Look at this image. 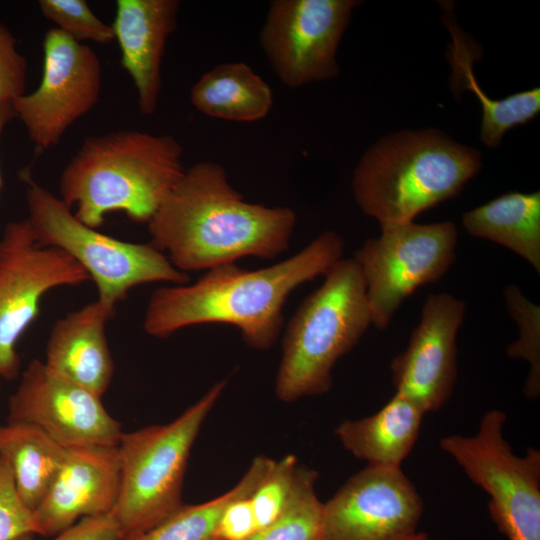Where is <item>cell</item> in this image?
Masks as SVG:
<instances>
[{
	"mask_svg": "<svg viewBox=\"0 0 540 540\" xmlns=\"http://www.w3.org/2000/svg\"><path fill=\"white\" fill-rule=\"evenodd\" d=\"M343 251V238L329 230L271 266L248 270L229 263L207 270L192 284L158 287L148 300L143 329L150 336L167 338L193 325L228 324L239 329L248 347L268 350L282 331L289 295L324 275Z\"/></svg>",
	"mask_w": 540,
	"mask_h": 540,
	"instance_id": "6da1fadb",
	"label": "cell"
},
{
	"mask_svg": "<svg viewBox=\"0 0 540 540\" xmlns=\"http://www.w3.org/2000/svg\"><path fill=\"white\" fill-rule=\"evenodd\" d=\"M296 221L289 207L245 201L222 165L202 161L185 169L147 225L150 243L187 273L274 259L289 248Z\"/></svg>",
	"mask_w": 540,
	"mask_h": 540,
	"instance_id": "7a4b0ae2",
	"label": "cell"
},
{
	"mask_svg": "<svg viewBox=\"0 0 540 540\" xmlns=\"http://www.w3.org/2000/svg\"><path fill=\"white\" fill-rule=\"evenodd\" d=\"M184 172L183 147L173 136L112 131L84 139L61 172L60 199L95 229L112 212L147 224Z\"/></svg>",
	"mask_w": 540,
	"mask_h": 540,
	"instance_id": "3957f363",
	"label": "cell"
},
{
	"mask_svg": "<svg viewBox=\"0 0 540 540\" xmlns=\"http://www.w3.org/2000/svg\"><path fill=\"white\" fill-rule=\"evenodd\" d=\"M481 168V153L441 131H400L378 140L354 169L361 211L382 223L411 222L456 197Z\"/></svg>",
	"mask_w": 540,
	"mask_h": 540,
	"instance_id": "277c9868",
	"label": "cell"
},
{
	"mask_svg": "<svg viewBox=\"0 0 540 540\" xmlns=\"http://www.w3.org/2000/svg\"><path fill=\"white\" fill-rule=\"evenodd\" d=\"M288 321L275 392L294 402L327 393L336 362L360 341L371 323L365 285L354 258L339 259Z\"/></svg>",
	"mask_w": 540,
	"mask_h": 540,
	"instance_id": "5b68a950",
	"label": "cell"
},
{
	"mask_svg": "<svg viewBox=\"0 0 540 540\" xmlns=\"http://www.w3.org/2000/svg\"><path fill=\"white\" fill-rule=\"evenodd\" d=\"M226 385V379L215 383L170 423L122 433L117 445L120 489L111 512L121 540L138 538L184 504L183 481L192 446Z\"/></svg>",
	"mask_w": 540,
	"mask_h": 540,
	"instance_id": "8992f818",
	"label": "cell"
},
{
	"mask_svg": "<svg viewBox=\"0 0 540 540\" xmlns=\"http://www.w3.org/2000/svg\"><path fill=\"white\" fill-rule=\"evenodd\" d=\"M21 179L26 183L27 220L36 241L74 259L95 283L98 300L106 307L116 310L132 288L143 284L189 283V274L175 268L151 243L103 234L78 220L60 197L35 183L27 171Z\"/></svg>",
	"mask_w": 540,
	"mask_h": 540,
	"instance_id": "52a82bcc",
	"label": "cell"
},
{
	"mask_svg": "<svg viewBox=\"0 0 540 540\" xmlns=\"http://www.w3.org/2000/svg\"><path fill=\"white\" fill-rule=\"evenodd\" d=\"M506 415L492 409L473 436L453 434L440 447L489 496V514L509 540H540V452L518 456L503 435Z\"/></svg>",
	"mask_w": 540,
	"mask_h": 540,
	"instance_id": "ba28073f",
	"label": "cell"
},
{
	"mask_svg": "<svg viewBox=\"0 0 540 540\" xmlns=\"http://www.w3.org/2000/svg\"><path fill=\"white\" fill-rule=\"evenodd\" d=\"M378 237L355 252L365 285L371 323L386 329L417 288L437 282L456 258L458 230L451 221L382 223Z\"/></svg>",
	"mask_w": 540,
	"mask_h": 540,
	"instance_id": "9c48e42d",
	"label": "cell"
},
{
	"mask_svg": "<svg viewBox=\"0 0 540 540\" xmlns=\"http://www.w3.org/2000/svg\"><path fill=\"white\" fill-rule=\"evenodd\" d=\"M90 281L67 253L41 246L27 219L10 221L0 239V378L16 380L21 357L16 345L38 317L50 290Z\"/></svg>",
	"mask_w": 540,
	"mask_h": 540,
	"instance_id": "30bf717a",
	"label": "cell"
},
{
	"mask_svg": "<svg viewBox=\"0 0 540 540\" xmlns=\"http://www.w3.org/2000/svg\"><path fill=\"white\" fill-rule=\"evenodd\" d=\"M39 86L12 102L16 118L40 151L61 141L66 131L99 102L102 65L96 52L56 27L43 38Z\"/></svg>",
	"mask_w": 540,
	"mask_h": 540,
	"instance_id": "8fae6325",
	"label": "cell"
},
{
	"mask_svg": "<svg viewBox=\"0 0 540 540\" xmlns=\"http://www.w3.org/2000/svg\"><path fill=\"white\" fill-rule=\"evenodd\" d=\"M354 0H273L259 39L280 81L298 88L337 75L336 53Z\"/></svg>",
	"mask_w": 540,
	"mask_h": 540,
	"instance_id": "7c38bea8",
	"label": "cell"
},
{
	"mask_svg": "<svg viewBox=\"0 0 540 540\" xmlns=\"http://www.w3.org/2000/svg\"><path fill=\"white\" fill-rule=\"evenodd\" d=\"M423 510L401 467L367 465L323 503L319 540H409Z\"/></svg>",
	"mask_w": 540,
	"mask_h": 540,
	"instance_id": "4fadbf2b",
	"label": "cell"
},
{
	"mask_svg": "<svg viewBox=\"0 0 540 540\" xmlns=\"http://www.w3.org/2000/svg\"><path fill=\"white\" fill-rule=\"evenodd\" d=\"M7 421L33 425L64 447L117 446L121 423L101 397L32 359L8 400Z\"/></svg>",
	"mask_w": 540,
	"mask_h": 540,
	"instance_id": "5bb4252c",
	"label": "cell"
},
{
	"mask_svg": "<svg viewBox=\"0 0 540 540\" xmlns=\"http://www.w3.org/2000/svg\"><path fill=\"white\" fill-rule=\"evenodd\" d=\"M466 312L463 300L448 293L429 295L407 347L391 362L395 392L426 413L440 410L457 379V334Z\"/></svg>",
	"mask_w": 540,
	"mask_h": 540,
	"instance_id": "9a60e30c",
	"label": "cell"
},
{
	"mask_svg": "<svg viewBox=\"0 0 540 540\" xmlns=\"http://www.w3.org/2000/svg\"><path fill=\"white\" fill-rule=\"evenodd\" d=\"M120 478L117 446L67 447L52 485L34 510L39 535L55 537L79 518L111 513Z\"/></svg>",
	"mask_w": 540,
	"mask_h": 540,
	"instance_id": "2e32d148",
	"label": "cell"
},
{
	"mask_svg": "<svg viewBox=\"0 0 540 540\" xmlns=\"http://www.w3.org/2000/svg\"><path fill=\"white\" fill-rule=\"evenodd\" d=\"M178 0H117L111 25L122 67L137 91L142 115L152 116L161 92V67L169 36L177 26Z\"/></svg>",
	"mask_w": 540,
	"mask_h": 540,
	"instance_id": "e0dca14e",
	"label": "cell"
},
{
	"mask_svg": "<svg viewBox=\"0 0 540 540\" xmlns=\"http://www.w3.org/2000/svg\"><path fill=\"white\" fill-rule=\"evenodd\" d=\"M115 314L97 299L59 318L50 330L44 364L102 397L114 374L105 326Z\"/></svg>",
	"mask_w": 540,
	"mask_h": 540,
	"instance_id": "ac0fdd59",
	"label": "cell"
},
{
	"mask_svg": "<svg viewBox=\"0 0 540 540\" xmlns=\"http://www.w3.org/2000/svg\"><path fill=\"white\" fill-rule=\"evenodd\" d=\"M425 414L395 392L374 414L340 423L335 434L348 452L368 465L401 467L417 442Z\"/></svg>",
	"mask_w": 540,
	"mask_h": 540,
	"instance_id": "d6986e66",
	"label": "cell"
},
{
	"mask_svg": "<svg viewBox=\"0 0 540 540\" xmlns=\"http://www.w3.org/2000/svg\"><path fill=\"white\" fill-rule=\"evenodd\" d=\"M190 102L202 114L234 122L265 118L273 106L268 83L243 62L219 64L205 72L190 90Z\"/></svg>",
	"mask_w": 540,
	"mask_h": 540,
	"instance_id": "ffe728a7",
	"label": "cell"
},
{
	"mask_svg": "<svg viewBox=\"0 0 540 540\" xmlns=\"http://www.w3.org/2000/svg\"><path fill=\"white\" fill-rule=\"evenodd\" d=\"M465 230L508 248L540 273V192H509L462 215Z\"/></svg>",
	"mask_w": 540,
	"mask_h": 540,
	"instance_id": "44dd1931",
	"label": "cell"
},
{
	"mask_svg": "<svg viewBox=\"0 0 540 540\" xmlns=\"http://www.w3.org/2000/svg\"><path fill=\"white\" fill-rule=\"evenodd\" d=\"M66 450L33 425L13 421L0 425V455L11 467L18 495L33 511L52 485Z\"/></svg>",
	"mask_w": 540,
	"mask_h": 540,
	"instance_id": "7402d4cb",
	"label": "cell"
},
{
	"mask_svg": "<svg viewBox=\"0 0 540 540\" xmlns=\"http://www.w3.org/2000/svg\"><path fill=\"white\" fill-rule=\"evenodd\" d=\"M453 48L452 66L463 86L472 90L482 107L480 128L481 141L490 148L499 145L503 135L511 128L525 124L540 111V89L514 93L504 99L489 98L480 88L472 71L471 52L464 45L457 29L452 28Z\"/></svg>",
	"mask_w": 540,
	"mask_h": 540,
	"instance_id": "603a6c76",
	"label": "cell"
},
{
	"mask_svg": "<svg viewBox=\"0 0 540 540\" xmlns=\"http://www.w3.org/2000/svg\"><path fill=\"white\" fill-rule=\"evenodd\" d=\"M265 456L254 458L239 482L207 502L183 504L176 512L134 540H216L219 519L225 506L256 477Z\"/></svg>",
	"mask_w": 540,
	"mask_h": 540,
	"instance_id": "cb8c5ba5",
	"label": "cell"
},
{
	"mask_svg": "<svg viewBox=\"0 0 540 540\" xmlns=\"http://www.w3.org/2000/svg\"><path fill=\"white\" fill-rule=\"evenodd\" d=\"M317 478L315 470L302 465L295 493L283 513L247 540H319L323 503L315 491Z\"/></svg>",
	"mask_w": 540,
	"mask_h": 540,
	"instance_id": "d4e9b609",
	"label": "cell"
},
{
	"mask_svg": "<svg viewBox=\"0 0 540 540\" xmlns=\"http://www.w3.org/2000/svg\"><path fill=\"white\" fill-rule=\"evenodd\" d=\"M503 295L519 334V338L507 347L506 352L510 358L529 364L523 392L528 399H535L540 394V307L515 284L506 285Z\"/></svg>",
	"mask_w": 540,
	"mask_h": 540,
	"instance_id": "484cf974",
	"label": "cell"
},
{
	"mask_svg": "<svg viewBox=\"0 0 540 540\" xmlns=\"http://www.w3.org/2000/svg\"><path fill=\"white\" fill-rule=\"evenodd\" d=\"M301 468L294 455L271 460L250 495L258 529L274 522L288 506L295 493Z\"/></svg>",
	"mask_w": 540,
	"mask_h": 540,
	"instance_id": "4316f807",
	"label": "cell"
},
{
	"mask_svg": "<svg viewBox=\"0 0 540 540\" xmlns=\"http://www.w3.org/2000/svg\"><path fill=\"white\" fill-rule=\"evenodd\" d=\"M38 6L57 29L80 43L106 45L115 39L112 27L98 18L85 0H39Z\"/></svg>",
	"mask_w": 540,
	"mask_h": 540,
	"instance_id": "83f0119b",
	"label": "cell"
},
{
	"mask_svg": "<svg viewBox=\"0 0 540 540\" xmlns=\"http://www.w3.org/2000/svg\"><path fill=\"white\" fill-rule=\"evenodd\" d=\"M24 534H38L34 511L20 498L11 467L0 455V540H15Z\"/></svg>",
	"mask_w": 540,
	"mask_h": 540,
	"instance_id": "f1b7e54d",
	"label": "cell"
},
{
	"mask_svg": "<svg viewBox=\"0 0 540 540\" xmlns=\"http://www.w3.org/2000/svg\"><path fill=\"white\" fill-rule=\"evenodd\" d=\"M265 458L256 477L225 506L218 522L216 540H247L258 530L250 495L272 460Z\"/></svg>",
	"mask_w": 540,
	"mask_h": 540,
	"instance_id": "f546056e",
	"label": "cell"
},
{
	"mask_svg": "<svg viewBox=\"0 0 540 540\" xmlns=\"http://www.w3.org/2000/svg\"><path fill=\"white\" fill-rule=\"evenodd\" d=\"M28 62L17 49L12 32L0 22V102H13L25 94Z\"/></svg>",
	"mask_w": 540,
	"mask_h": 540,
	"instance_id": "4dcf8cb0",
	"label": "cell"
},
{
	"mask_svg": "<svg viewBox=\"0 0 540 540\" xmlns=\"http://www.w3.org/2000/svg\"><path fill=\"white\" fill-rule=\"evenodd\" d=\"M34 534H24L15 540H34ZM53 540H121L111 513L97 517H84Z\"/></svg>",
	"mask_w": 540,
	"mask_h": 540,
	"instance_id": "1f68e13d",
	"label": "cell"
},
{
	"mask_svg": "<svg viewBox=\"0 0 540 540\" xmlns=\"http://www.w3.org/2000/svg\"><path fill=\"white\" fill-rule=\"evenodd\" d=\"M16 118V114L12 105V102H0V138L4 128L7 124ZM2 184L1 170H0V188Z\"/></svg>",
	"mask_w": 540,
	"mask_h": 540,
	"instance_id": "d6a6232c",
	"label": "cell"
},
{
	"mask_svg": "<svg viewBox=\"0 0 540 540\" xmlns=\"http://www.w3.org/2000/svg\"><path fill=\"white\" fill-rule=\"evenodd\" d=\"M1 382H2V379L0 378V387H1Z\"/></svg>",
	"mask_w": 540,
	"mask_h": 540,
	"instance_id": "836d02e7",
	"label": "cell"
}]
</instances>
